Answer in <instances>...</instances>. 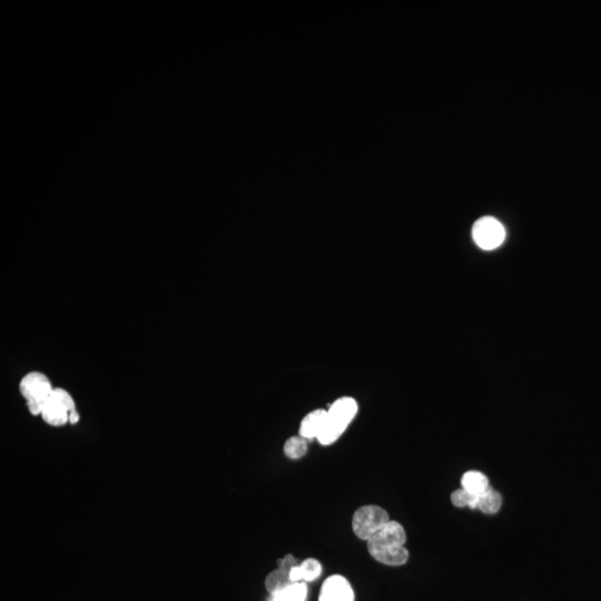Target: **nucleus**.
<instances>
[{"instance_id": "f257e3e1", "label": "nucleus", "mask_w": 601, "mask_h": 601, "mask_svg": "<svg viewBox=\"0 0 601 601\" xmlns=\"http://www.w3.org/2000/svg\"><path fill=\"white\" fill-rule=\"evenodd\" d=\"M406 533L399 522H391L367 540V550L378 563L386 565H402L408 561L409 551L404 547Z\"/></svg>"}, {"instance_id": "f03ea898", "label": "nucleus", "mask_w": 601, "mask_h": 601, "mask_svg": "<svg viewBox=\"0 0 601 601\" xmlns=\"http://www.w3.org/2000/svg\"><path fill=\"white\" fill-rule=\"evenodd\" d=\"M358 413V403L353 397H340L328 410L326 425L317 436L322 446L337 441Z\"/></svg>"}, {"instance_id": "7ed1b4c3", "label": "nucleus", "mask_w": 601, "mask_h": 601, "mask_svg": "<svg viewBox=\"0 0 601 601\" xmlns=\"http://www.w3.org/2000/svg\"><path fill=\"white\" fill-rule=\"evenodd\" d=\"M54 389L55 388L52 386L47 375L37 371L27 373L20 380V395L25 397L28 411L33 416L42 414L43 409Z\"/></svg>"}, {"instance_id": "20e7f679", "label": "nucleus", "mask_w": 601, "mask_h": 601, "mask_svg": "<svg viewBox=\"0 0 601 601\" xmlns=\"http://www.w3.org/2000/svg\"><path fill=\"white\" fill-rule=\"evenodd\" d=\"M389 522V513L383 508L363 505L354 512L352 529L358 538L367 541Z\"/></svg>"}, {"instance_id": "39448f33", "label": "nucleus", "mask_w": 601, "mask_h": 601, "mask_svg": "<svg viewBox=\"0 0 601 601\" xmlns=\"http://www.w3.org/2000/svg\"><path fill=\"white\" fill-rule=\"evenodd\" d=\"M74 410H76V403L70 393L61 388H55L40 417L50 427H63L69 423V416Z\"/></svg>"}, {"instance_id": "423d86ee", "label": "nucleus", "mask_w": 601, "mask_h": 601, "mask_svg": "<svg viewBox=\"0 0 601 601\" xmlns=\"http://www.w3.org/2000/svg\"><path fill=\"white\" fill-rule=\"evenodd\" d=\"M472 238L479 248L485 251H492L505 242V227L496 218L485 216L476 222L472 229Z\"/></svg>"}, {"instance_id": "0eeeda50", "label": "nucleus", "mask_w": 601, "mask_h": 601, "mask_svg": "<svg viewBox=\"0 0 601 601\" xmlns=\"http://www.w3.org/2000/svg\"><path fill=\"white\" fill-rule=\"evenodd\" d=\"M319 601H354L353 588L343 576L328 577L323 584Z\"/></svg>"}, {"instance_id": "6e6552de", "label": "nucleus", "mask_w": 601, "mask_h": 601, "mask_svg": "<svg viewBox=\"0 0 601 601\" xmlns=\"http://www.w3.org/2000/svg\"><path fill=\"white\" fill-rule=\"evenodd\" d=\"M328 411L323 409H317L314 411L310 412L303 421L300 422V436L306 440L314 439L319 436L323 427L326 425Z\"/></svg>"}, {"instance_id": "1a4fd4ad", "label": "nucleus", "mask_w": 601, "mask_h": 601, "mask_svg": "<svg viewBox=\"0 0 601 601\" xmlns=\"http://www.w3.org/2000/svg\"><path fill=\"white\" fill-rule=\"evenodd\" d=\"M462 488L473 496H480L490 488L488 478L479 471H468L461 479Z\"/></svg>"}, {"instance_id": "9d476101", "label": "nucleus", "mask_w": 601, "mask_h": 601, "mask_svg": "<svg viewBox=\"0 0 601 601\" xmlns=\"http://www.w3.org/2000/svg\"><path fill=\"white\" fill-rule=\"evenodd\" d=\"M292 584L293 582L290 579V571L281 568L272 571L265 579V587H266V591H268L271 596L281 593L287 587H290Z\"/></svg>"}, {"instance_id": "9b49d317", "label": "nucleus", "mask_w": 601, "mask_h": 601, "mask_svg": "<svg viewBox=\"0 0 601 601\" xmlns=\"http://www.w3.org/2000/svg\"><path fill=\"white\" fill-rule=\"evenodd\" d=\"M502 505L501 494L494 489L489 488L480 496H478L477 508L487 515H494L500 510Z\"/></svg>"}, {"instance_id": "f8f14e48", "label": "nucleus", "mask_w": 601, "mask_h": 601, "mask_svg": "<svg viewBox=\"0 0 601 601\" xmlns=\"http://www.w3.org/2000/svg\"><path fill=\"white\" fill-rule=\"evenodd\" d=\"M307 595V588L304 582L292 584L281 593L272 596L271 601H305Z\"/></svg>"}, {"instance_id": "ddd939ff", "label": "nucleus", "mask_w": 601, "mask_h": 601, "mask_svg": "<svg viewBox=\"0 0 601 601\" xmlns=\"http://www.w3.org/2000/svg\"><path fill=\"white\" fill-rule=\"evenodd\" d=\"M306 451H307V440L304 439L303 436H291L285 442L284 453L287 458L296 460V459L304 457Z\"/></svg>"}, {"instance_id": "4468645a", "label": "nucleus", "mask_w": 601, "mask_h": 601, "mask_svg": "<svg viewBox=\"0 0 601 601\" xmlns=\"http://www.w3.org/2000/svg\"><path fill=\"white\" fill-rule=\"evenodd\" d=\"M300 569L302 580L304 581H313V580L317 579V577H320L321 572H322V565L317 559H313V558L304 560L303 563L300 565Z\"/></svg>"}, {"instance_id": "2eb2a0df", "label": "nucleus", "mask_w": 601, "mask_h": 601, "mask_svg": "<svg viewBox=\"0 0 601 601\" xmlns=\"http://www.w3.org/2000/svg\"><path fill=\"white\" fill-rule=\"evenodd\" d=\"M477 500L478 496H473L464 488L459 489L451 494V501L458 508L469 507L470 509H476Z\"/></svg>"}, {"instance_id": "dca6fc26", "label": "nucleus", "mask_w": 601, "mask_h": 601, "mask_svg": "<svg viewBox=\"0 0 601 601\" xmlns=\"http://www.w3.org/2000/svg\"><path fill=\"white\" fill-rule=\"evenodd\" d=\"M298 565L296 559L292 554H287L284 558H282L277 561V568L284 569V570L290 571Z\"/></svg>"}, {"instance_id": "f3484780", "label": "nucleus", "mask_w": 601, "mask_h": 601, "mask_svg": "<svg viewBox=\"0 0 601 601\" xmlns=\"http://www.w3.org/2000/svg\"><path fill=\"white\" fill-rule=\"evenodd\" d=\"M79 413H78L77 410H74V411L70 413V416H69V423H70V425H76V423H78V421H79Z\"/></svg>"}]
</instances>
